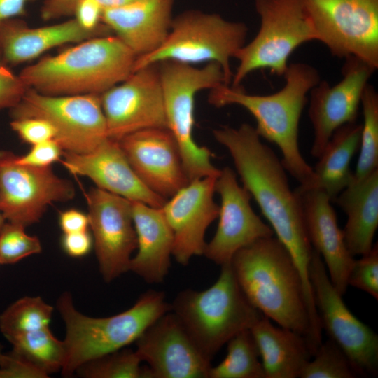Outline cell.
<instances>
[{
	"instance_id": "1",
	"label": "cell",
	"mask_w": 378,
	"mask_h": 378,
	"mask_svg": "<svg viewBox=\"0 0 378 378\" xmlns=\"http://www.w3.org/2000/svg\"><path fill=\"white\" fill-rule=\"evenodd\" d=\"M229 152L242 186L258 204L276 237L291 255L308 300L313 298L309 267L313 253L298 197L290 187L287 172L255 127L223 126L213 131Z\"/></svg>"
},
{
	"instance_id": "2",
	"label": "cell",
	"mask_w": 378,
	"mask_h": 378,
	"mask_svg": "<svg viewBox=\"0 0 378 378\" xmlns=\"http://www.w3.org/2000/svg\"><path fill=\"white\" fill-rule=\"evenodd\" d=\"M285 83L279 91L267 94L246 93L241 87L222 84L210 90L209 102L218 108L239 105L255 118L256 132L274 144L281 152V162L300 186H309L314 178L313 167L303 158L299 147V123L307 102V94L321 80L311 64H288L283 76Z\"/></svg>"
},
{
	"instance_id": "3",
	"label": "cell",
	"mask_w": 378,
	"mask_h": 378,
	"mask_svg": "<svg viewBox=\"0 0 378 378\" xmlns=\"http://www.w3.org/2000/svg\"><path fill=\"white\" fill-rule=\"evenodd\" d=\"M230 265L249 302L279 326L306 337L312 353L302 280L283 244L274 236L259 239L238 251Z\"/></svg>"
},
{
	"instance_id": "4",
	"label": "cell",
	"mask_w": 378,
	"mask_h": 378,
	"mask_svg": "<svg viewBox=\"0 0 378 378\" xmlns=\"http://www.w3.org/2000/svg\"><path fill=\"white\" fill-rule=\"evenodd\" d=\"M136 58L118 36L104 35L43 58L19 76L29 88L46 94L100 95L133 73Z\"/></svg>"
},
{
	"instance_id": "5",
	"label": "cell",
	"mask_w": 378,
	"mask_h": 378,
	"mask_svg": "<svg viewBox=\"0 0 378 378\" xmlns=\"http://www.w3.org/2000/svg\"><path fill=\"white\" fill-rule=\"evenodd\" d=\"M57 307L66 330V356L61 370L64 377L73 375L90 360L136 342L154 321L171 310L164 293L155 290L144 293L126 311L108 317L81 314L74 307L69 293L59 298Z\"/></svg>"
},
{
	"instance_id": "6",
	"label": "cell",
	"mask_w": 378,
	"mask_h": 378,
	"mask_svg": "<svg viewBox=\"0 0 378 378\" xmlns=\"http://www.w3.org/2000/svg\"><path fill=\"white\" fill-rule=\"evenodd\" d=\"M170 305L171 312L211 360L231 338L250 330L262 315L242 292L230 263L221 266L211 286L182 290Z\"/></svg>"
},
{
	"instance_id": "7",
	"label": "cell",
	"mask_w": 378,
	"mask_h": 378,
	"mask_svg": "<svg viewBox=\"0 0 378 378\" xmlns=\"http://www.w3.org/2000/svg\"><path fill=\"white\" fill-rule=\"evenodd\" d=\"M167 128L174 136L183 167L190 181L218 176L220 169L213 164L212 153L199 146L192 135L195 100L203 90H212L226 80L221 66L214 62L202 67L174 61L158 63Z\"/></svg>"
},
{
	"instance_id": "8",
	"label": "cell",
	"mask_w": 378,
	"mask_h": 378,
	"mask_svg": "<svg viewBox=\"0 0 378 378\" xmlns=\"http://www.w3.org/2000/svg\"><path fill=\"white\" fill-rule=\"evenodd\" d=\"M248 29L241 22L230 21L218 13L189 10L173 18L169 32L155 50L138 57L134 69L174 61L194 65L218 64L230 85L233 72L231 59L246 43Z\"/></svg>"
},
{
	"instance_id": "9",
	"label": "cell",
	"mask_w": 378,
	"mask_h": 378,
	"mask_svg": "<svg viewBox=\"0 0 378 378\" xmlns=\"http://www.w3.org/2000/svg\"><path fill=\"white\" fill-rule=\"evenodd\" d=\"M260 24L255 37L235 54L239 64L230 86L239 88L252 72L269 69L283 76L288 59L301 45L316 41L302 0H255Z\"/></svg>"
},
{
	"instance_id": "10",
	"label": "cell",
	"mask_w": 378,
	"mask_h": 378,
	"mask_svg": "<svg viewBox=\"0 0 378 378\" xmlns=\"http://www.w3.org/2000/svg\"><path fill=\"white\" fill-rule=\"evenodd\" d=\"M316 36L336 57L378 68V0H302Z\"/></svg>"
},
{
	"instance_id": "11",
	"label": "cell",
	"mask_w": 378,
	"mask_h": 378,
	"mask_svg": "<svg viewBox=\"0 0 378 378\" xmlns=\"http://www.w3.org/2000/svg\"><path fill=\"white\" fill-rule=\"evenodd\" d=\"M10 109L13 119L39 118L55 129L64 151L85 153L108 138L100 95H50L28 88Z\"/></svg>"
},
{
	"instance_id": "12",
	"label": "cell",
	"mask_w": 378,
	"mask_h": 378,
	"mask_svg": "<svg viewBox=\"0 0 378 378\" xmlns=\"http://www.w3.org/2000/svg\"><path fill=\"white\" fill-rule=\"evenodd\" d=\"M309 274L321 328L344 351L358 377L377 375V335L346 306L321 257L314 249Z\"/></svg>"
},
{
	"instance_id": "13",
	"label": "cell",
	"mask_w": 378,
	"mask_h": 378,
	"mask_svg": "<svg viewBox=\"0 0 378 378\" xmlns=\"http://www.w3.org/2000/svg\"><path fill=\"white\" fill-rule=\"evenodd\" d=\"M100 99L108 137L119 141L149 128H167L158 64L133 71Z\"/></svg>"
},
{
	"instance_id": "14",
	"label": "cell",
	"mask_w": 378,
	"mask_h": 378,
	"mask_svg": "<svg viewBox=\"0 0 378 378\" xmlns=\"http://www.w3.org/2000/svg\"><path fill=\"white\" fill-rule=\"evenodd\" d=\"M14 158L11 153L0 160V211L9 222L27 227L38 222L52 202L75 196L73 183L50 166L20 164Z\"/></svg>"
},
{
	"instance_id": "15",
	"label": "cell",
	"mask_w": 378,
	"mask_h": 378,
	"mask_svg": "<svg viewBox=\"0 0 378 378\" xmlns=\"http://www.w3.org/2000/svg\"><path fill=\"white\" fill-rule=\"evenodd\" d=\"M85 197L99 270L106 282L129 271L137 240L132 202L99 188Z\"/></svg>"
},
{
	"instance_id": "16",
	"label": "cell",
	"mask_w": 378,
	"mask_h": 378,
	"mask_svg": "<svg viewBox=\"0 0 378 378\" xmlns=\"http://www.w3.org/2000/svg\"><path fill=\"white\" fill-rule=\"evenodd\" d=\"M146 378H209L211 359L199 348L171 310L136 341Z\"/></svg>"
},
{
	"instance_id": "17",
	"label": "cell",
	"mask_w": 378,
	"mask_h": 378,
	"mask_svg": "<svg viewBox=\"0 0 378 378\" xmlns=\"http://www.w3.org/2000/svg\"><path fill=\"white\" fill-rule=\"evenodd\" d=\"M215 191L220 197L219 221L203 255L222 266L230 263L240 249L259 239L274 236V231L255 213L251 205V194L238 183L232 168L220 169Z\"/></svg>"
},
{
	"instance_id": "18",
	"label": "cell",
	"mask_w": 378,
	"mask_h": 378,
	"mask_svg": "<svg viewBox=\"0 0 378 378\" xmlns=\"http://www.w3.org/2000/svg\"><path fill=\"white\" fill-rule=\"evenodd\" d=\"M375 71L354 57L344 59L335 85L321 80L309 92V118L314 131L311 154L319 158L333 132L356 122L365 86Z\"/></svg>"
},
{
	"instance_id": "19",
	"label": "cell",
	"mask_w": 378,
	"mask_h": 378,
	"mask_svg": "<svg viewBox=\"0 0 378 378\" xmlns=\"http://www.w3.org/2000/svg\"><path fill=\"white\" fill-rule=\"evenodd\" d=\"M118 142L137 176L158 195L167 200L190 183L178 145L168 128L139 130Z\"/></svg>"
},
{
	"instance_id": "20",
	"label": "cell",
	"mask_w": 378,
	"mask_h": 378,
	"mask_svg": "<svg viewBox=\"0 0 378 378\" xmlns=\"http://www.w3.org/2000/svg\"><path fill=\"white\" fill-rule=\"evenodd\" d=\"M216 177L190 181L162 207L174 235L172 256L183 266L204 254L206 230L218 217L220 206L214 198Z\"/></svg>"
},
{
	"instance_id": "21",
	"label": "cell",
	"mask_w": 378,
	"mask_h": 378,
	"mask_svg": "<svg viewBox=\"0 0 378 378\" xmlns=\"http://www.w3.org/2000/svg\"><path fill=\"white\" fill-rule=\"evenodd\" d=\"M60 162L71 174L90 178L97 187L130 201L162 208L167 200L149 190L129 163L118 141L107 138L85 153L64 151Z\"/></svg>"
},
{
	"instance_id": "22",
	"label": "cell",
	"mask_w": 378,
	"mask_h": 378,
	"mask_svg": "<svg viewBox=\"0 0 378 378\" xmlns=\"http://www.w3.org/2000/svg\"><path fill=\"white\" fill-rule=\"evenodd\" d=\"M294 190L312 247L321 257L332 285L343 295L349 286L348 274L354 258L346 246L331 199L315 188L299 185Z\"/></svg>"
},
{
	"instance_id": "23",
	"label": "cell",
	"mask_w": 378,
	"mask_h": 378,
	"mask_svg": "<svg viewBox=\"0 0 378 378\" xmlns=\"http://www.w3.org/2000/svg\"><path fill=\"white\" fill-rule=\"evenodd\" d=\"M174 0H132L104 10L102 22L133 52L141 57L158 48L172 22Z\"/></svg>"
},
{
	"instance_id": "24",
	"label": "cell",
	"mask_w": 378,
	"mask_h": 378,
	"mask_svg": "<svg viewBox=\"0 0 378 378\" xmlns=\"http://www.w3.org/2000/svg\"><path fill=\"white\" fill-rule=\"evenodd\" d=\"M132 202L137 252L132 258L129 270L148 284H159L169 273L174 235L162 208Z\"/></svg>"
},
{
	"instance_id": "25",
	"label": "cell",
	"mask_w": 378,
	"mask_h": 378,
	"mask_svg": "<svg viewBox=\"0 0 378 378\" xmlns=\"http://www.w3.org/2000/svg\"><path fill=\"white\" fill-rule=\"evenodd\" d=\"M106 30H86L75 18L40 27H29L13 18L0 24V53L5 64L16 65L63 44L107 35Z\"/></svg>"
},
{
	"instance_id": "26",
	"label": "cell",
	"mask_w": 378,
	"mask_h": 378,
	"mask_svg": "<svg viewBox=\"0 0 378 378\" xmlns=\"http://www.w3.org/2000/svg\"><path fill=\"white\" fill-rule=\"evenodd\" d=\"M250 331L256 344L265 378H298L313 356L304 335L277 327L262 316Z\"/></svg>"
},
{
	"instance_id": "27",
	"label": "cell",
	"mask_w": 378,
	"mask_h": 378,
	"mask_svg": "<svg viewBox=\"0 0 378 378\" xmlns=\"http://www.w3.org/2000/svg\"><path fill=\"white\" fill-rule=\"evenodd\" d=\"M346 215L342 230L353 257L368 253L378 227V169L360 180L353 176L333 200Z\"/></svg>"
},
{
	"instance_id": "28",
	"label": "cell",
	"mask_w": 378,
	"mask_h": 378,
	"mask_svg": "<svg viewBox=\"0 0 378 378\" xmlns=\"http://www.w3.org/2000/svg\"><path fill=\"white\" fill-rule=\"evenodd\" d=\"M361 127L360 123L351 122L333 132L313 167L314 181L308 187L323 190L333 202L348 186L354 176L350 163L359 150Z\"/></svg>"
},
{
	"instance_id": "29",
	"label": "cell",
	"mask_w": 378,
	"mask_h": 378,
	"mask_svg": "<svg viewBox=\"0 0 378 378\" xmlns=\"http://www.w3.org/2000/svg\"><path fill=\"white\" fill-rule=\"evenodd\" d=\"M11 355L37 369L46 376L61 370L65 360L64 341L55 337L49 327L21 334L8 340Z\"/></svg>"
},
{
	"instance_id": "30",
	"label": "cell",
	"mask_w": 378,
	"mask_h": 378,
	"mask_svg": "<svg viewBox=\"0 0 378 378\" xmlns=\"http://www.w3.org/2000/svg\"><path fill=\"white\" fill-rule=\"evenodd\" d=\"M227 355L211 367L209 378H265L260 354L250 330H244L227 343Z\"/></svg>"
},
{
	"instance_id": "31",
	"label": "cell",
	"mask_w": 378,
	"mask_h": 378,
	"mask_svg": "<svg viewBox=\"0 0 378 378\" xmlns=\"http://www.w3.org/2000/svg\"><path fill=\"white\" fill-rule=\"evenodd\" d=\"M53 307L40 297H24L0 315V330L9 340L49 327Z\"/></svg>"
},
{
	"instance_id": "32",
	"label": "cell",
	"mask_w": 378,
	"mask_h": 378,
	"mask_svg": "<svg viewBox=\"0 0 378 378\" xmlns=\"http://www.w3.org/2000/svg\"><path fill=\"white\" fill-rule=\"evenodd\" d=\"M360 106L363 123L361 127L359 156L354 178L363 179L378 169V93L369 83L365 86Z\"/></svg>"
},
{
	"instance_id": "33",
	"label": "cell",
	"mask_w": 378,
	"mask_h": 378,
	"mask_svg": "<svg viewBox=\"0 0 378 378\" xmlns=\"http://www.w3.org/2000/svg\"><path fill=\"white\" fill-rule=\"evenodd\" d=\"M136 351L121 349L87 362L76 372L86 378H146Z\"/></svg>"
},
{
	"instance_id": "34",
	"label": "cell",
	"mask_w": 378,
	"mask_h": 378,
	"mask_svg": "<svg viewBox=\"0 0 378 378\" xmlns=\"http://www.w3.org/2000/svg\"><path fill=\"white\" fill-rule=\"evenodd\" d=\"M300 378H355L358 375L344 351L330 339L321 343Z\"/></svg>"
},
{
	"instance_id": "35",
	"label": "cell",
	"mask_w": 378,
	"mask_h": 378,
	"mask_svg": "<svg viewBox=\"0 0 378 378\" xmlns=\"http://www.w3.org/2000/svg\"><path fill=\"white\" fill-rule=\"evenodd\" d=\"M23 225L8 222L0 230V264H13L41 251L37 237L26 233Z\"/></svg>"
},
{
	"instance_id": "36",
	"label": "cell",
	"mask_w": 378,
	"mask_h": 378,
	"mask_svg": "<svg viewBox=\"0 0 378 378\" xmlns=\"http://www.w3.org/2000/svg\"><path fill=\"white\" fill-rule=\"evenodd\" d=\"M348 285L360 289L372 298L378 299V245L373 244L371 250L354 259L348 274Z\"/></svg>"
},
{
	"instance_id": "37",
	"label": "cell",
	"mask_w": 378,
	"mask_h": 378,
	"mask_svg": "<svg viewBox=\"0 0 378 378\" xmlns=\"http://www.w3.org/2000/svg\"><path fill=\"white\" fill-rule=\"evenodd\" d=\"M10 127L24 142L31 146L55 139L56 136L53 126L43 118L13 119Z\"/></svg>"
},
{
	"instance_id": "38",
	"label": "cell",
	"mask_w": 378,
	"mask_h": 378,
	"mask_svg": "<svg viewBox=\"0 0 378 378\" xmlns=\"http://www.w3.org/2000/svg\"><path fill=\"white\" fill-rule=\"evenodd\" d=\"M63 153L59 144L55 139H50L31 146L28 153L20 157L15 156L14 160L20 164L46 167L60 161Z\"/></svg>"
},
{
	"instance_id": "39",
	"label": "cell",
	"mask_w": 378,
	"mask_h": 378,
	"mask_svg": "<svg viewBox=\"0 0 378 378\" xmlns=\"http://www.w3.org/2000/svg\"><path fill=\"white\" fill-rule=\"evenodd\" d=\"M29 88L3 62L0 53V108L15 106Z\"/></svg>"
},
{
	"instance_id": "40",
	"label": "cell",
	"mask_w": 378,
	"mask_h": 378,
	"mask_svg": "<svg viewBox=\"0 0 378 378\" xmlns=\"http://www.w3.org/2000/svg\"><path fill=\"white\" fill-rule=\"evenodd\" d=\"M103 8L96 0H79L74 15L85 29L95 31L110 29L102 22Z\"/></svg>"
},
{
	"instance_id": "41",
	"label": "cell",
	"mask_w": 378,
	"mask_h": 378,
	"mask_svg": "<svg viewBox=\"0 0 378 378\" xmlns=\"http://www.w3.org/2000/svg\"><path fill=\"white\" fill-rule=\"evenodd\" d=\"M63 251L73 258L86 255L92 249L93 238L89 230L74 233H63L60 240Z\"/></svg>"
},
{
	"instance_id": "42",
	"label": "cell",
	"mask_w": 378,
	"mask_h": 378,
	"mask_svg": "<svg viewBox=\"0 0 378 378\" xmlns=\"http://www.w3.org/2000/svg\"><path fill=\"white\" fill-rule=\"evenodd\" d=\"M58 222L63 233L84 232L90 228L88 214L77 209H69L59 211Z\"/></svg>"
},
{
	"instance_id": "43",
	"label": "cell",
	"mask_w": 378,
	"mask_h": 378,
	"mask_svg": "<svg viewBox=\"0 0 378 378\" xmlns=\"http://www.w3.org/2000/svg\"><path fill=\"white\" fill-rule=\"evenodd\" d=\"M11 359L0 368V378H46L43 373L9 354Z\"/></svg>"
},
{
	"instance_id": "44",
	"label": "cell",
	"mask_w": 378,
	"mask_h": 378,
	"mask_svg": "<svg viewBox=\"0 0 378 378\" xmlns=\"http://www.w3.org/2000/svg\"><path fill=\"white\" fill-rule=\"evenodd\" d=\"M79 0H45L41 9L43 20H50L72 15Z\"/></svg>"
},
{
	"instance_id": "45",
	"label": "cell",
	"mask_w": 378,
	"mask_h": 378,
	"mask_svg": "<svg viewBox=\"0 0 378 378\" xmlns=\"http://www.w3.org/2000/svg\"><path fill=\"white\" fill-rule=\"evenodd\" d=\"M35 0H0V24L25 13L26 6Z\"/></svg>"
},
{
	"instance_id": "46",
	"label": "cell",
	"mask_w": 378,
	"mask_h": 378,
	"mask_svg": "<svg viewBox=\"0 0 378 378\" xmlns=\"http://www.w3.org/2000/svg\"><path fill=\"white\" fill-rule=\"evenodd\" d=\"M103 10L111 9L122 6L132 0H96Z\"/></svg>"
},
{
	"instance_id": "47",
	"label": "cell",
	"mask_w": 378,
	"mask_h": 378,
	"mask_svg": "<svg viewBox=\"0 0 378 378\" xmlns=\"http://www.w3.org/2000/svg\"><path fill=\"white\" fill-rule=\"evenodd\" d=\"M10 360V356L9 354H4L1 352V346H0V367H4L6 364L8 363V362Z\"/></svg>"
},
{
	"instance_id": "48",
	"label": "cell",
	"mask_w": 378,
	"mask_h": 378,
	"mask_svg": "<svg viewBox=\"0 0 378 378\" xmlns=\"http://www.w3.org/2000/svg\"><path fill=\"white\" fill-rule=\"evenodd\" d=\"M11 153L0 150V160L10 155Z\"/></svg>"
},
{
	"instance_id": "49",
	"label": "cell",
	"mask_w": 378,
	"mask_h": 378,
	"mask_svg": "<svg viewBox=\"0 0 378 378\" xmlns=\"http://www.w3.org/2000/svg\"><path fill=\"white\" fill-rule=\"evenodd\" d=\"M4 221H5V218L3 216L2 213L0 211V230L1 227H3L4 224L5 223Z\"/></svg>"
}]
</instances>
